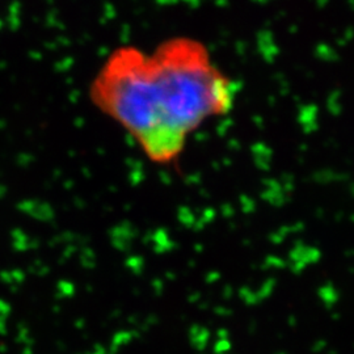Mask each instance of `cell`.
I'll use <instances>...</instances> for the list:
<instances>
[{
  "instance_id": "1",
  "label": "cell",
  "mask_w": 354,
  "mask_h": 354,
  "mask_svg": "<svg viewBox=\"0 0 354 354\" xmlns=\"http://www.w3.org/2000/svg\"><path fill=\"white\" fill-rule=\"evenodd\" d=\"M91 100L156 165H169L205 122L228 113L235 86L203 44L174 38L146 53L122 48L100 68Z\"/></svg>"
}]
</instances>
